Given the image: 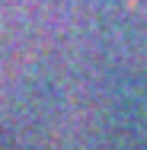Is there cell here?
<instances>
[{"label":"cell","instance_id":"6da1fadb","mask_svg":"<svg viewBox=\"0 0 147 150\" xmlns=\"http://www.w3.org/2000/svg\"><path fill=\"white\" fill-rule=\"evenodd\" d=\"M128 6H134V0H128Z\"/></svg>","mask_w":147,"mask_h":150}]
</instances>
